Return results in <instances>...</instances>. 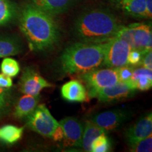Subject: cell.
Masks as SVG:
<instances>
[{
    "mask_svg": "<svg viewBox=\"0 0 152 152\" xmlns=\"http://www.w3.org/2000/svg\"><path fill=\"white\" fill-rule=\"evenodd\" d=\"M19 28L33 51L49 50L59 41L60 29L54 16L33 3L26 5L22 9Z\"/></svg>",
    "mask_w": 152,
    "mask_h": 152,
    "instance_id": "cell-1",
    "label": "cell"
},
{
    "mask_svg": "<svg viewBox=\"0 0 152 152\" xmlns=\"http://www.w3.org/2000/svg\"><path fill=\"white\" fill-rule=\"evenodd\" d=\"M39 9L55 16L63 14L70 9L75 0H32Z\"/></svg>",
    "mask_w": 152,
    "mask_h": 152,
    "instance_id": "cell-14",
    "label": "cell"
},
{
    "mask_svg": "<svg viewBox=\"0 0 152 152\" xmlns=\"http://www.w3.org/2000/svg\"><path fill=\"white\" fill-rule=\"evenodd\" d=\"M123 25L111 11L95 8L85 11L74 23L75 37L84 42H106L116 37Z\"/></svg>",
    "mask_w": 152,
    "mask_h": 152,
    "instance_id": "cell-2",
    "label": "cell"
},
{
    "mask_svg": "<svg viewBox=\"0 0 152 152\" xmlns=\"http://www.w3.org/2000/svg\"><path fill=\"white\" fill-rule=\"evenodd\" d=\"M134 68L132 66L126 65L118 68L119 80L121 82H128L130 79Z\"/></svg>",
    "mask_w": 152,
    "mask_h": 152,
    "instance_id": "cell-26",
    "label": "cell"
},
{
    "mask_svg": "<svg viewBox=\"0 0 152 152\" xmlns=\"http://www.w3.org/2000/svg\"><path fill=\"white\" fill-rule=\"evenodd\" d=\"M64 132V144L67 147H82L84 125L75 117H66L59 121Z\"/></svg>",
    "mask_w": 152,
    "mask_h": 152,
    "instance_id": "cell-10",
    "label": "cell"
},
{
    "mask_svg": "<svg viewBox=\"0 0 152 152\" xmlns=\"http://www.w3.org/2000/svg\"><path fill=\"white\" fill-rule=\"evenodd\" d=\"M39 102V96L24 94L19 99L15 106L14 112L16 118L22 119L27 118L36 109Z\"/></svg>",
    "mask_w": 152,
    "mask_h": 152,
    "instance_id": "cell-15",
    "label": "cell"
},
{
    "mask_svg": "<svg viewBox=\"0 0 152 152\" xmlns=\"http://www.w3.org/2000/svg\"><path fill=\"white\" fill-rule=\"evenodd\" d=\"M123 11L135 18H147L146 0H121Z\"/></svg>",
    "mask_w": 152,
    "mask_h": 152,
    "instance_id": "cell-20",
    "label": "cell"
},
{
    "mask_svg": "<svg viewBox=\"0 0 152 152\" xmlns=\"http://www.w3.org/2000/svg\"><path fill=\"white\" fill-rule=\"evenodd\" d=\"M22 52V45L18 39L11 37H0V58L18 54Z\"/></svg>",
    "mask_w": 152,
    "mask_h": 152,
    "instance_id": "cell-19",
    "label": "cell"
},
{
    "mask_svg": "<svg viewBox=\"0 0 152 152\" xmlns=\"http://www.w3.org/2000/svg\"><path fill=\"white\" fill-rule=\"evenodd\" d=\"M11 97L9 89L0 88V117L8 113L11 108Z\"/></svg>",
    "mask_w": 152,
    "mask_h": 152,
    "instance_id": "cell-25",
    "label": "cell"
},
{
    "mask_svg": "<svg viewBox=\"0 0 152 152\" xmlns=\"http://www.w3.org/2000/svg\"><path fill=\"white\" fill-rule=\"evenodd\" d=\"M106 132L102 128H99L91 121H87L83 130L82 147L86 151H91V146L94 139L101 134H106Z\"/></svg>",
    "mask_w": 152,
    "mask_h": 152,
    "instance_id": "cell-18",
    "label": "cell"
},
{
    "mask_svg": "<svg viewBox=\"0 0 152 152\" xmlns=\"http://www.w3.org/2000/svg\"><path fill=\"white\" fill-rule=\"evenodd\" d=\"M1 73L9 77H16L20 72V65L18 62L10 57H5L0 66Z\"/></svg>",
    "mask_w": 152,
    "mask_h": 152,
    "instance_id": "cell-22",
    "label": "cell"
},
{
    "mask_svg": "<svg viewBox=\"0 0 152 152\" xmlns=\"http://www.w3.org/2000/svg\"><path fill=\"white\" fill-rule=\"evenodd\" d=\"M27 126L34 132L54 141L64 139V132L59 123L52 116L45 104H38L27 117Z\"/></svg>",
    "mask_w": 152,
    "mask_h": 152,
    "instance_id": "cell-4",
    "label": "cell"
},
{
    "mask_svg": "<svg viewBox=\"0 0 152 152\" xmlns=\"http://www.w3.org/2000/svg\"><path fill=\"white\" fill-rule=\"evenodd\" d=\"M140 65L143 67L152 70V52L151 50L149 51L147 53L142 55L141 62Z\"/></svg>",
    "mask_w": 152,
    "mask_h": 152,
    "instance_id": "cell-28",
    "label": "cell"
},
{
    "mask_svg": "<svg viewBox=\"0 0 152 152\" xmlns=\"http://www.w3.org/2000/svg\"><path fill=\"white\" fill-rule=\"evenodd\" d=\"M53 85L47 82L38 72L31 67H26L23 71L19 81L20 90L23 94L39 95L43 89Z\"/></svg>",
    "mask_w": 152,
    "mask_h": 152,
    "instance_id": "cell-9",
    "label": "cell"
},
{
    "mask_svg": "<svg viewBox=\"0 0 152 152\" xmlns=\"http://www.w3.org/2000/svg\"><path fill=\"white\" fill-rule=\"evenodd\" d=\"M152 134V115L150 112L139 119L125 132V137L128 145L147 137Z\"/></svg>",
    "mask_w": 152,
    "mask_h": 152,
    "instance_id": "cell-12",
    "label": "cell"
},
{
    "mask_svg": "<svg viewBox=\"0 0 152 152\" xmlns=\"http://www.w3.org/2000/svg\"><path fill=\"white\" fill-rule=\"evenodd\" d=\"M117 36L124 39L132 49H137L144 54L151 50L152 30L149 23H135L123 27Z\"/></svg>",
    "mask_w": 152,
    "mask_h": 152,
    "instance_id": "cell-5",
    "label": "cell"
},
{
    "mask_svg": "<svg viewBox=\"0 0 152 152\" xmlns=\"http://www.w3.org/2000/svg\"><path fill=\"white\" fill-rule=\"evenodd\" d=\"M136 89L129 82H118L111 87L89 92L90 97L97 99L101 102H110L132 96Z\"/></svg>",
    "mask_w": 152,
    "mask_h": 152,
    "instance_id": "cell-8",
    "label": "cell"
},
{
    "mask_svg": "<svg viewBox=\"0 0 152 152\" xmlns=\"http://www.w3.org/2000/svg\"><path fill=\"white\" fill-rule=\"evenodd\" d=\"M130 151L133 152H151L152 151V136L142 139L130 145Z\"/></svg>",
    "mask_w": 152,
    "mask_h": 152,
    "instance_id": "cell-24",
    "label": "cell"
},
{
    "mask_svg": "<svg viewBox=\"0 0 152 152\" xmlns=\"http://www.w3.org/2000/svg\"><path fill=\"white\" fill-rule=\"evenodd\" d=\"M146 11L147 18L152 17V0H146Z\"/></svg>",
    "mask_w": 152,
    "mask_h": 152,
    "instance_id": "cell-30",
    "label": "cell"
},
{
    "mask_svg": "<svg viewBox=\"0 0 152 152\" xmlns=\"http://www.w3.org/2000/svg\"><path fill=\"white\" fill-rule=\"evenodd\" d=\"M13 81L11 77L4 73H0V88L9 89L12 87Z\"/></svg>",
    "mask_w": 152,
    "mask_h": 152,
    "instance_id": "cell-29",
    "label": "cell"
},
{
    "mask_svg": "<svg viewBox=\"0 0 152 152\" xmlns=\"http://www.w3.org/2000/svg\"><path fill=\"white\" fill-rule=\"evenodd\" d=\"M136 90L146 91L152 87V71L144 67L134 68L128 81Z\"/></svg>",
    "mask_w": 152,
    "mask_h": 152,
    "instance_id": "cell-16",
    "label": "cell"
},
{
    "mask_svg": "<svg viewBox=\"0 0 152 152\" xmlns=\"http://www.w3.org/2000/svg\"><path fill=\"white\" fill-rule=\"evenodd\" d=\"M61 92L64 99L71 102H83L88 98V93L84 85L76 80L65 83L61 89Z\"/></svg>",
    "mask_w": 152,
    "mask_h": 152,
    "instance_id": "cell-13",
    "label": "cell"
},
{
    "mask_svg": "<svg viewBox=\"0 0 152 152\" xmlns=\"http://www.w3.org/2000/svg\"><path fill=\"white\" fill-rule=\"evenodd\" d=\"M141 52L137 49H131L128 56V64L130 66H140L142 57Z\"/></svg>",
    "mask_w": 152,
    "mask_h": 152,
    "instance_id": "cell-27",
    "label": "cell"
},
{
    "mask_svg": "<svg viewBox=\"0 0 152 152\" xmlns=\"http://www.w3.org/2000/svg\"><path fill=\"white\" fill-rule=\"evenodd\" d=\"M129 116L128 112L125 110L116 109L96 114L91 121L107 132L119 128Z\"/></svg>",
    "mask_w": 152,
    "mask_h": 152,
    "instance_id": "cell-11",
    "label": "cell"
},
{
    "mask_svg": "<svg viewBox=\"0 0 152 152\" xmlns=\"http://www.w3.org/2000/svg\"><path fill=\"white\" fill-rule=\"evenodd\" d=\"M111 149V142L106 134H101L94 139L91 146L92 152H106Z\"/></svg>",
    "mask_w": 152,
    "mask_h": 152,
    "instance_id": "cell-23",
    "label": "cell"
},
{
    "mask_svg": "<svg viewBox=\"0 0 152 152\" xmlns=\"http://www.w3.org/2000/svg\"><path fill=\"white\" fill-rule=\"evenodd\" d=\"M130 45L116 36L107 42L104 58V67L120 68L128 65V56L131 50Z\"/></svg>",
    "mask_w": 152,
    "mask_h": 152,
    "instance_id": "cell-7",
    "label": "cell"
},
{
    "mask_svg": "<svg viewBox=\"0 0 152 152\" xmlns=\"http://www.w3.org/2000/svg\"><path fill=\"white\" fill-rule=\"evenodd\" d=\"M23 127H17L13 125H5L0 127V142L12 145L20 140L23 134Z\"/></svg>",
    "mask_w": 152,
    "mask_h": 152,
    "instance_id": "cell-17",
    "label": "cell"
},
{
    "mask_svg": "<svg viewBox=\"0 0 152 152\" xmlns=\"http://www.w3.org/2000/svg\"><path fill=\"white\" fill-rule=\"evenodd\" d=\"M80 78L88 88V92H92L105 87H111L120 82L118 68H106L80 74Z\"/></svg>",
    "mask_w": 152,
    "mask_h": 152,
    "instance_id": "cell-6",
    "label": "cell"
},
{
    "mask_svg": "<svg viewBox=\"0 0 152 152\" xmlns=\"http://www.w3.org/2000/svg\"><path fill=\"white\" fill-rule=\"evenodd\" d=\"M108 42H80L66 47L59 58L61 71L67 74H82L104 67Z\"/></svg>",
    "mask_w": 152,
    "mask_h": 152,
    "instance_id": "cell-3",
    "label": "cell"
},
{
    "mask_svg": "<svg viewBox=\"0 0 152 152\" xmlns=\"http://www.w3.org/2000/svg\"><path fill=\"white\" fill-rule=\"evenodd\" d=\"M17 13L16 5L12 0H0V27L11 23Z\"/></svg>",
    "mask_w": 152,
    "mask_h": 152,
    "instance_id": "cell-21",
    "label": "cell"
}]
</instances>
